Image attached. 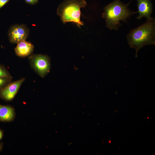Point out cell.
Returning a JSON list of instances; mask_svg holds the SVG:
<instances>
[{
	"instance_id": "7c38bea8",
	"label": "cell",
	"mask_w": 155,
	"mask_h": 155,
	"mask_svg": "<svg viewBox=\"0 0 155 155\" xmlns=\"http://www.w3.org/2000/svg\"><path fill=\"white\" fill-rule=\"evenodd\" d=\"M25 2L30 5H35L38 1V0H24Z\"/></svg>"
},
{
	"instance_id": "5b68a950",
	"label": "cell",
	"mask_w": 155,
	"mask_h": 155,
	"mask_svg": "<svg viewBox=\"0 0 155 155\" xmlns=\"http://www.w3.org/2000/svg\"><path fill=\"white\" fill-rule=\"evenodd\" d=\"M29 30L24 24H15L11 26L8 32L10 42L17 43L26 40L29 34Z\"/></svg>"
},
{
	"instance_id": "4fadbf2b",
	"label": "cell",
	"mask_w": 155,
	"mask_h": 155,
	"mask_svg": "<svg viewBox=\"0 0 155 155\" xmlns=\"http://www.w3.org/2000/svg\"><path fill=\"white\" fill-rule=\"evenodd\" d=\"M9 0H0V9L4 6Z\"/></svg>"
},
{
	"instance_id": "5bb4252c",
	"label": "cell",
	"mask_w": 155,
	"mask_h": 155,
	"mask_svg": "<svg viewBox=\"0 0 155 155\" xmlns=\"http://www.w3.org/2000/svg\"><path fill=\"white\" fill-rule=\"evenodd\" d=\"M3 132L2 131L0 130V140L2 139L3 137Z\"/></svg>"
},
{
	"instance_id": "9c48e42d",
	"label": "cell",
	"mask_w": 155,
	"mask_h": 155,
	"mask_svg": "<svg viewBox=\"0 0 155 155\" xmlns=\"http://www.w3.org/2000/svg\"><path fill=\"white\" fill-rule=\"evenodd\" d=\"M14 115V110L13 108L10 106L0 104V121H11L13 119Z\"/></svg>"
},
{
	"instance_id": "9a60e30c",
	"label": "cell",
	"mask_w": 155,
	"mask_h": 155,
	"mask_svg": "<svg viewBox=\"0 0 155 155\" xmlns=\"http://www.w3.org/2000/svg\"><path fill=\"white\" fill-rule=\"evenodd\" d=\"M2 148V145L0 143V150H1Z\"/></svg>"
},
{
	"instance_id": "8992f818",
	"label": "cell",
	"mask_w": 155,
	"mask_h": 155,
	"mask_svg": "<svg viewBox=\"0 0 155 155\" xmlns=\"http://www.w3.org/2000/svg\"><path fill=\"white\" fill-rule=\"evenodd\" d=\"M25 80L24 78L11 82L0 88V97L5 100L10 101L15 97L20 86Z\"/></svg>"
},
{
	"instance_id": "6da1fadb",
	"label": "cell",
	"mask_w": 155,
	"mask_h": 155,
	"mask_svg": "<svg viewBox=\"0 0 155 155\" xmlns=\"http://www.w3.org/2000/svg\"><path fill=\"white\" fill-rule=\"evenodd\" d=\"M155 21L152 18L130 31L127 35V39L130 47L135 49L136 57L141 48L146 45L155 44Z\"/></svg>"
},
{
	"instance_id": "8fae6325",
	"label": "cell",
	"mask_w": 155,
	"mask_h": 155,
	"mask_svg": "<svg viewBox=\"0 0 155 155\" xmlns=\"http://www.w3.org/2000/svg\"><path fill=\"white\" fill-rule=\"evenodd\" d=\"M12 79L7 78L0 77V88L5 86L10 82Z\"/></svg>"
},
{
	"instance_id": "ba28073f",
	"label": "cell",
	"mask_w": 155,
	"mask_h": 155,
	"mask_svg": "<svg viewBox=\"0 0 155 155\" xmlns=\"http://www.w3.org/2000/svg\"><path fill=\"white\" fill-rule=\"evenodd\" d=\"M34 48V46L31 43L25 40L17 43L15 51L17 56L23 57L32 54Z\"/></svg>"
},
{
	"instance_id": "3957f363",
	"label": "cell",
	"mask_w": 155,
	"mask_h": 155,
	"mask_svg": "<svg viewBox=\"0 0 155 155\" xmlns=\"http://www.w3.org/2000/svg\"><path fill=\"white\" fill-rule=\"evenodd\" d=\"M86 4L85 0H64L59 6L57 14L63 24L72 22L80 28L84 25L80 20V9Z\"/></svg>"
},
{
	"instance_id": "52a82bcc",
	"label": "cell",
	"mask_w": 155,
	"mask_h": 155,
	"mask_svg": "<svg viewBox=\"0 0 155 155\" xmlns=\"http://www.w3.org/2000/svg\"><path fill=\"white\" fill-rule=\"evenodd\" d=\"M137 1L138 11L139 15L137 18L140 20L146 18L147 20L152 19L151 15L152 11V5L150 0H136Z\"/></svg>"
},
{
	"instance_id": "30bf717a",
	"label": "cell",
	"mask_w": 155,
	"mask_h": 155,
	"mask_svg": "<svg viewBox=\"0 0 155 155\" xmlns=\"http://www.w3.org/2000/svg\"><path fill=\"white\" fill-rule=\"evenodd\" d=\"M0 77L12 79L13 77L5 66L0 64Z\"/></svg>"
},
{
	"instance_id": "7a4b0ae2",
	"label": "cell",
	"mask_w": 155,
	"mask_h": 155,
	"mask_svg": "<svg viewBox=\"0 0 155 155\" xmlns=\"http://www.w3.org/2000/svg\"><path fill=\"white\" fill-rule=\"evenodd\" d=\"M128 5L120 0H115L104 7L102 17L105 20L106 27L111 30H117L121 24L120 21L127 22V19L137 13L131 11L128 7Z\"/></svg>"
},
{
	"instance_id": "277c9868",
	"label": "cell",
	"mask_w": 155,
	"mask_h": 155,
	"mask_svg": "<svg viewBox=\"0 0 155 155\" xmlns=\"http://www.w3.org/2000/svg\"><path fill=\"white\" fill-rule=\"evenodd\" d=\"M28 59L32 69L41 78H44L50 72L51 59L47 55L32 54L28 56Z\"/></svg>"
}]
</instances>
